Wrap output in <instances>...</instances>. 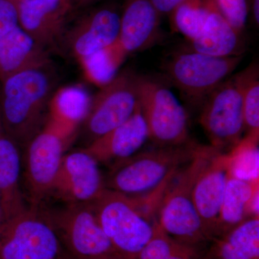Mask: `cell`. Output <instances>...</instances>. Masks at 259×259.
I'll return each mask as SVG.
<instances>
[{"label": "cell", "mask_w": 259, "mask_h": 259, "mask_svg": "<svg viewBox=\"0 0 259 259\" xmlns=\"http://www.w3.org/2000/svg\"><path fill=\"white\" fill-rule=\"evenodd\" d=\"M58 81L51 59L2 81L0 118L18 146L26 147L45 125Z\"/></svg>", "instance_id": "cell-1"}, {"label": "cell", "mask_w": 259, "mask_h": 259, "mask_svg": "<svg viewBox=\"0 0 259 259\" xmlns=\"http://www.w3.org/2000/svg\"><path fill=\"white\" fill-rule=\"evenodd\" d=\"M217 152L212 146L201 145L192 161L168 182L156 213L158 224L168 236L203 251L210 240L194 206L192 193L197 177Z\"/></svg>", "instance_id": "cell-2"}, {"label": "cell", "mask_w": 259, "mask_h": 259, "mask_svg": "<svg viewBox=\"0 0 259 259\" xmlns=\"http://www.w3.org/2000/svg\"><path fill=\"white\" fill-rule=\"evenodd\" d=\"M200 146L192 141L137 153L111 166L105 188L133 197L152 193L192 161Z\"/></svg>", "instance_id": "cell-3"}, {"label": "cell", "mask_w": 259, "mask_h": 259, "mask_svg": "<svg viewBox=\"0 0 259 259\" xmlns=\"http://www.w3.org/2000/svg\"><path fill=\"white\" fill-rule=\"evenodd\" d=\"M100 226L124 259H136L151 240L156 221L145 216L131 197L105 189L92 202Z\"/></svg>", "instance_id": "cell-4"}, {"label": "cell", "mask_w": 259, "mask_h": 259, "mask_svg": "<svg viewBox=\"0 0 259 259\" xmlns=\"http://www.w3.org/2000/svg\"><path fill=\"white\" fill-rule=\"evenodd\" d=\"M139 105L146 121L149 140L157 147L191 142L185 107L163 81L136 75Z\"/></svg>", "instance_id": "cell-5"}, {"label": "cell", "mask_w": 259, "mask_h": 259, "mask_svg": "<svg viewBox=\"0 0 259 259\" xmlns=\"http://www.w3.org/2000/svg\"><path fill=\"white\" fill-rule=\"evenodd\" d=\"M0 259H65L59 235L47 214L25 209L0 225Z\"/></svg>", "instance_id": "cell-6"}, {"label": "cell", "mask_w": 259, "mask_h": 259, "mask_svg": "<svg viewBox=\"0 0 259 259\" xmlns=\"http://www.w3.org/2000/svg\"><path fill=\"white\" fill-rule=\"evenodd\" d=\"M44 212L59 235L65 259H124L102 230L91 203Z\"/></svg>", "instance_id": "cell-7"}, {"label": "cell", "mask_w": 259, "mask_h": 259, "mask_svg": "<svg viewBox=\"0 0 259 259\" xmlns=\"http://www.w3.org/2000/svg\"><path fill=\"white\" fill-rule=\"evenodd\" d=\"M243 55L218 57L193 50L175 54L165 66L168 79L193 106H202L213 90L231 76Z\"/></svg>", "instance_id": "cell-8"}, {"label": "cell", "mask_w": 259, "mask_h": 259, "mask_svg": "<svg viewBox=\"0 0 259 259\" xmlns=\"http://www.w3.org/2000/svg\"><path fill=\"white\" fill-rule=\"evenodd\" d=\"M199 123L210 146L222 153L235 149L245 132L241 93L235 75L230 76L204 100Z\"/></svg>", "instance_id": "cell-9"}, {"label": "cell", "mask_w": 259, "mask_h": 259, "mask_svg": "<svg viewBox=\"0 0 259 259\" xmlns=\"http://www.w3.org/2000/svg\"><path fill=\"white\" fill-rule=\"evenodd\" d=\"M138 105L136 75L124 71L114 76L92 98L81 124L88 144L125 122Z\"/></svg>", "instance_id": "cell-10"}, {"label": "cell", "mask_w": 259, "mask_h": 259, "mask_svg": "<svg viewBox=\"0 0 259 259\" xmlns=\"http://www.w3.org/2000/svg\"><path fill=\"white\" fill-rule=\"evenodd\" d=\"M71 141L47 122L25 147V181L32 208L38 209L50 195L65 150Z\"/></svg>", "instance_id": "cell-11"}, {"label": "cell", "mask_w": 259, "mask_h": 259, "mask_svg": "<svg viewBox=\"0 0 259 259\" xmlns=\"http://www.w3.org/2000/svg\"><path fill=\"white\" fill-rule=\"evenodd\" d=\"M99 164L83 148L65 154L50 194L66 204L92 203L106 189Z\"/></svg>", "instance_id": "cell-12"}, {"label": "cell", "mask_w": 259, "mask_h": 259, "mask_svg": "<svg viewBox=\"0 0 259 259\" xmlns=\"http://www.w3.org/2000/svg\"><path fill=\"white\" fill-rule=\"evenodd\" d=\"M120 15L112 7H102L83 15L66 28L61 46L82 61L117 41Z\"/></svg>", "instance_id": "cell-13"}, {"label": "cell", "mask_w": 259, "mask_h": 259, "mask_svg": "<svg viewBox=\"0 0 259 259\" xmlns=\"http://www.w3.org/2000/svg\"><path fill=\"white\" fill-rule=\"evenodd\" d=\"M18 10L19 25L48 51L61 46L73 0H10Z\"/></svg>", "instance_id": "cell-14"}, {"label": "cell", "mask_w": 259, "mask_h": 259, "mask_svg": "<svg viewBox=\"0 0 259 259\" xmlns=\"http://www.w3.org/2000/svg\"><path fill=\"white\" fill-rule=\"evenodd\" d=\"M233 153L217 152L197 177L193 201L210 241L217 235L227 183L231 175Z\"/></svg>", "instance_id": "cell-15"}, {"label": "cell", "mask_w": 259, "mask_h": 259, "mask_svg": "<svg viewBox=\"0 0 259 259\" xmlns=\"http://www.w3.org/2000/svg\"><path fill=\"white\" fill-rule=\"evenodd\" d=\"M161 16L151 0H125L118 37L110 47L121 64L129 54L146 50L158 41Z\"/></svg>", "instance_id": "cell-16"}, {"label": "cell", "mask_w": 259, "mask_h": 259, "mask_svg": "<svg viewBox=\"0 0 259 259\" xmlns=\"http://www.w3.org/2000/svg\"><path fill=\"white\" fill-rule=\"evenodd\" d=\"M149 140L139 105L123 123L88 144L83 149L99 163L113 166L139 153Z\"/></svg>", "instance_id": "cell-17"}, {"label": "cell", "mask_w": 259, "mask_h": 259, "mask_svg": "<svg viewBox=\"0 0 259 259\" xmlns=\"http://www.w3.org/2000/svg\"><path fill=\"white\" fill-rule=\"evenodd\" d=\"M207 8L204 28L198 36L190 41L191 50L218 57L243 55L242 34L221 14L214 0H207Z\"/></svg>", "instance_id": "cell-18"}, {"label": "cell", "mask_w": 259, "mask_h": 259, "mask_svg": "<svg viewBox=\"0 0 259 259\" xmlns=\"http://www.w3.org/2000/svg\"><path fill=\"white\" fill-rule=\"evenodd\" d=\"M257 215H259L258 178L243 180L231 173L227 183L216 237L230 231L245 220Z\"/></svg>", "instance_id": "cell-19"}, {"label": "cell", "mask_w": 259, "mask_h": 259, "mask_svg": "<svg viewBox=\"0 0 259 259\" xmlns=\"http://www.w3.org/2000/svg\"><path fill=\"white\" fill-rule=\"evenodd\" d=\"M49 60V51L18 25L0 40V81Z\"/></svg>", "instance_id": "cell-20"}, {"label": "cell", "mask_w": 259, "mask_h": 259, "mask_svg": "<svg viewBox=\"0 0 259 259\" xmlns=\"http://www.w3.org/2000/svg\"><path fill=\"white\" fill-rule=\"evenodd\" d=\"M20 169L18 145L6 132L0 118V197L5 220L26 209L20 187Z\"/></svg>", "instance_id": "cell-21"}, {"label": "cell", "mask_w": 259, "mask_h": 259, "mask_svg": "<svg viewBox=\"0 0 259 259\" xmlns=\"http://www.w3.org/2000/svg\"><path fill=\"white\" fill-rule=\"evenodd\" d=\"M202 259H259V215L212 240Z\"/></svg>", "instance_id": "cell-22"}, {"label": "cell", "mask_w": 259, "mask_h": 259, "mask_svg": "<svg viewBox=\"0 0 259 259\" xmlns=\"http://www.w3.org/2000/svg\"><path fill=\"white\" fill-rule=\"evenodd\" d=\"M91 100L81 87L61 88L51 100L47 122L71 141L88 115Z\"/></svg>", "instance_id": "cell-23"}, {"label": "cell", "mask_w": 259, "mask_h": 259, "mask_svg": "<svg viewBox=\"0 0 259 259\" xmlns=\"http://www.w3.org/2000/svg\"><path fill=\"white\" fill-rule=\"evenodd\" d=\"M243 105L245 137L258 141L259 67L256 62L235 74Z\"/></svg>", "instance_id": "cell-24"}, {"label": "cell", "mask_w": 259, "mask_h": 259, "mask_svg": "<svg viewBox=\"0 0 259 259\" xmlns=\"http://www.w3.org/2000/svg\"><path fill=\"white\" fill-rule=\"evenodd\" d=\"M204 252L174 239L156 221L152 238L136 259H202Z\"/></svg>", "instance_id": "cell-25"}, {"label": "cell", "mask_w": 259, "mask_h": 259, "mask_svg": "<svg viewBox=\"0 0 259 259\" xmlns=\"http://www.w3.org/2000/svg\"><path fill=\"white\" fill-rule=\"evenodd\" d=\"M207 12V0H184L168 15L172 28L192 41L202 32Z\"/></svg>", "instance_id": "cell-26"}, {"label": "cell", "mask_w": 259, "mask_h": 259, "mask_svg": "<svg viewBox=\"0 0 259 259\" xmlns=\"http://www.w3.org/2000/svg\"><path fill=\"white\" fill-rule=\"evenodd\" d=\"M82 62L89 76L102 86L115 76L116 70L119 67L108 48L90 56Z\"/></svg>", "instance_id": "cell-27"}, {"label": "cell", "mask_w": 259, "mask_h": 259, "mask_svg": "<svg viewBox=\"0 0 259 259\" xmlns=\"http://www.w3.org/2000/svg\"><path fill=\"white\" fill-rule=\"evenodd\" d=\"M218 10L233 28L243 33L248 18V0H214Z\"/></svg>", "instance_id": "cell-28"}, {"label": "cell", "mask_w": 259, "mask_h": 259, "mask_svg": "<svg viewBox=\"0 0 259 259\" xmlns=\"http://www.w3.org/2000/svg\"><path fill=\"white\" fill-rule=\"evenodd\" d=\"M19 25L18 10L10 0H0V40Z\"/></svg>", "instance_id": "cell-29"}, {"label": "cell", "mask_w": 259, "mask_h": 259, "mask_svg": "<svg viewBox=\"0 0 259 259\" xmlns=\"http://www.w3.org/2000/svg\"><path fill=\"white\" fill-rule=\"evenodd\" d=\"M184 0H151L160 15H169Z\"/></svg>", "instance_id": "cell-30"}, {"label": "cell", "mask_w": 259, "mask_h": 259, "mask_svg": "<svg viewBox=\"0 0 259 259\" xmlns=\"http://www.w3.org/2000/svg\"><path fill=\"white\" fill-rule=\"evenodd\" d=\"M248 16L251 18L255 26L259 25V0H248Z\"/></svg>", "instance_id": "cell-31"}, {"label": "cell", "mask_w": 259, "mask_h": 259, "mask_svg": "<svg viewBox=\"0 0 259 259\" xmlns=\"http://www.w3.org/2000/svg\"><path fill=\"white\" fill-rule=\"evenodd\" d=\"M101 1V0H79L77 3H76V6L79 7V8H83V7H88L89 5L94 4V3H98V2Z\"/></svg>", "instance_id": "cell-32"}, {"label": "cell", "mask_w": 259, "mask_h": 259, "mask_svg": "<svg viewBox=\"0 0 259 259\" xmlns=\"http://www.w3.org/2000/svg\"><path fill=\"white\" fill-rule=\"evenodd\" d=\"M5 221V212L3 209V202H2L1 197H0V225Z\"/></svg>", "instance_id": "cell-33"}, {"label": "cell", "mask_w": 259, "mask_h": 259, "mask_svg": "<svg viewBox=\"0 0 259 259\" xmlns=\"http://www.w3.org/2000/svg\"><path fill=\"white\" fill-rule=\"evenodd\" d=\"M79 0H74V3L75 6H76V3H77L78 2H79Z\"/></svg>", "instance_id": "cell-34"}, {"label": "cell", "mask_w": 259, "mask_h": 259, "mask_svg": "<svg viewBox=\"0 0 259 259\" xmlns=\"http://www.w3.org/2000/svg\"><path fill=\"white\" fill-rule=\"evenodd\" d=\"M73 1H74V0H73Z\"/></svg>", "instance_id": "cell-35"}]
</instances>
